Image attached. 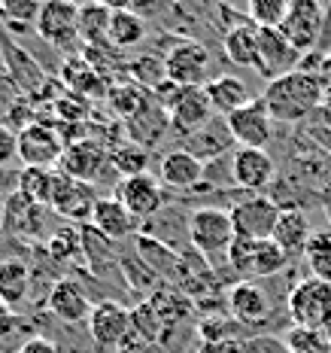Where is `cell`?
Wrapping results in <instances>:
<instances>
[{
    "label": "cell",
    "mask_w": 331,
    "mask_h": 353,
    "mask_svg": "<svg viewBox=\"0 0 331 353\" xmlns=\"http://www.w3.org/2000/svg\"><path fill=\"white\" fill-rule=\"evenodd\" d=\"M49 253L61 256V259H73V256L83 253V232L76 229H58L49 241Z\"/></svg>",
    "instance_id": "cell-42"
},
{
    "label": "cell",
    "mask_w": 331,
    "mask_h": 353,
    "mask_svg": "<svg viewBox=\"0 0 331 353\" xmlns=\"http://www.w3.org/2000/svg\"><path fill=\"white\" fill-rule=\"evenodd\" d=\"M131 335H134L137 341H146V344H161L171 338V329L161 323L156 307L149 305V299L131 307Z\"/></svg>",
    "instance_id": "cell-28"
},
{
    "label": "cell",
    "mask_w": 331,
    "mask_h": 353,
    "mask_svg": "<svg viewBox=\"0 0 331 353\" xmlns=\"http://www.w3.org/2000/svg\"><path fill=\"white\" fill-rule=\"evenodd\" d=\"M49 311L64 323H83L92 314V305L76 281H58L49 292Z\"/></svg>",
    "instance_id": "cell-20"
},
{
    "label": "cell",
    "mask_w": 331,
    "mask_h": 353,
    "mask_svg": "<svg viewBox=\"0 0 331 353\" xmlns=\"http://www.w3.org/2000/svg\"><path fill=\"white\" fill-rule=\"evenodd\" d=\"M107 98H109V107L116 110V116L125 119V122L137 119V116H143L146 110H152L149 92H146V88H140L137 83H119V85H113L107 92Z\"/></svg>",
    "instance_id": "cell-27"
},
{
    "label": "cell",
    "mask_w": 331,
    "mask_h": 353,
    "mask_svg": "<svg viewBox=\"0 0 331 353\" xmlns=\"http://www.w3.org/2000/svg\"><path fill=\"white\" fill-rule=\"evenodd\" d=\"M19 156V131L0 122V165H10Z\"/></svg>",
    "instance_id": "cell-45"
},
{
    "label": "cell",
    "mask_w": 331,
    "mask_h": 353,
    "mask_svg": "<svg viewBox=\"0 0 331 353\" xmlns=\"http://www.w3.org/2000/svg\"><path fill=\"white\" fill-rule=\"evenodd\" d=\"M274 159L264 150H237L231 159V174L234 183L240 189H249V192H259L270 180H274Z\"/></svg>",
    "instance_id": "cell-15"
},
{
    "label": "cell",
    "mask_w": 331,
    "mask_h": 353,
    "mask_svg": "<svg viewBox=\"0 0 331 353\" xmlns=\"http://www.w3.org/2000/svg\"><path fill=\"white\" fill-rule=\"evenodd\" d=\"M228 137L231 134H225V137H213V125H204L201 131H195V134H189V152H192L195 159H213V156H219V152L228 146Z\"/></svg>",
    "instance_id": "cell-40"
},
{
    "label": "cell",
    "mask_w": 331,
    "mask_h": 353,
    "mask_svg": "<svg viewBox=\"0 0 331 353\" xmlns=\"http://www.w3.org/2000/svg\"><path fill=\"white\" fill-rule=\"evenodd\" d=\"M204 94H207L210 107L222 116H231V113H237V110H244L246 104H253V101H249L246 83L237 77H231V73H228V77L210 79V83L204 85Z\"/></svg>",
    "instance_id": "cell-21"
},
{
    "label": "cell",
    "mask_w": 331,
    "mask_h": 353,
    "mask_svg": "<svg viewBox=\"0 0 331 353\" xmlns=\"http://www.w3.org/2000/svg\"><path fill=\"white\" fill-rule=\"evenodd\" d=\"M189 238L192 244L201 250L204 256H219L228 253L234 241L231 229V213L219 210V208H201L189 216Z\"/></svg>",
    "instance_id": "cell-6"
},
{
    "label": "cell",
    "mask_w": 331,
    "mask_h": 353,
    "mask_svg": "<svg viewBox=\"0 0 331 353\" xmlns=\"http://www.w3.org/2000/svg\"><path fill=\"white\" fill-rule=\"evenodd\" d=\"M253 250H255V241H246V238H234L231 247H228V268L234 274H240L246 281L249 271H253Z\"/></svg>",
    "instance_id": "cell-41"
},
{
    "label": "cell",
    "mask_w": 331,
    "mask_h": 353,
    "mask_svg": "<svg viewBox=\"0 0 331 353\" xmlns=\"http://www.w3.org/2000/svg\"><path fill=\"white\" fill-rule=\"evenodd\" d=\"M28 296V268L21 262H0V301L16 307Z\"/></svg>",
    "instance_id": "cell-34"
},
{
    "label": "cell",
    "mask_w": 331,
    "mask_h": 353,
    "mask_svg": "<svg viewBox=\"0 0 331 353\" xmlns=\"http://www.w3.org/2000/svg\"><path fill=\"white\" fill-rule=\"evenodd\" d=\"M231 229H234V238H246V241H268L277 229V219H279V210L277 201L264 195H253L246 201H237L231 210Z\"/></svg>",
    "instance_id": "cell-4"
},
{
    "label": "cell",
    "mask_w": 331,
    "mask_h": 353,
    "mask_svg": "<svg viewBox=\"0 0 331 353\" xmlns=\"http://www.w3.org/2000/svg\"><path fill=\"white\" fill-rule=\"evenodd\" d=\"M109 16H113V10H109L107 3H88V6H79V40L88 43V46L107 43Z\"/></svg>",
    "instance_id": "cell-31"
},
{
    "label": "cell",
    "mask_w": 331,
    "mask_h": 353,
    "mask_svg": "<svg viewBox=\"0 0 331 353\" xmlns=\"http://www.w3.org/2000/svg\"><path fill=\"white\" fill-rule=\"evenodd\" d=\"M12 329H16V314L6 301H0V338H6Z\"/></svg>",
    "instance_id": "cell-47"
},
{
    "label": "cell",
    "mask_w": 331,
    "mask_h": 353,
    "mask_svg": "<svg viewBox=\"0 0 331 353\" xmlns=\"http://www.w3.org/2000/svg\"><path fill=\"white\" fill-rule=\"evenodd\" d=\"M222 52L237 68H259V28L253 25L231 28L222 40Z\"/></svg>",
    "instance_id": "cell-24"
},
{
    "label": "cell",
    "mask_w": 331,
    "mask_h": 353,
    "mask_svg": "<svg viewBox=\"0 0 331 353\" xmlns=\"http://www.w3.org/2000/svg\"><path fill=\"white\" fill-rule=\"evenodd\" d=\"M322 332H325V338H328V344H331V314H328V320L322 323Z\"/></svg>",
    "instance_id": "cell-50"
},
{
    "label": "cell",
    "mask_w": 331,
    "mask_h": 353,
    "mask_svg": "<svg viewBox=\"0 0 331 353\" xmlns=\"http://www.w3.org/2000/svg\"><path fill=\"white\" fill-rule=\"evenodd\" d=\"M94 204H98V198H94L92 183L73 180V176H67V174H58L52 208L61 213L64 219H92Z\"/></svg>",
    "instance_id": "cell-11"
},
{
    "label": "cell",
    "mask_w": 331,
    "mask_h": 353,
    "mask_svg": "<svg viewBox=\"0 0 331 353\" xmlns=\"http://www.w3.org/2000/svg\"><path fill=\"white\" fill-rule=\"evenodd\" d=\"M289 314L295 320V326L322 329V323L331 314V283L319 281L313 274L295 283V290L289 292Z\"/></svg>",
    "instance_id": "cell-3"
},
{
    "label": "cell",
    "mask_w": 331,
    "mask_h": 353,
    "mask_svg": "<svg viewBox=\"0 0 331 353\" xmlns=\"http://www.w3.org/2000/svg\"><path fill=\"white\" fill-rule=\"evenodd\" d=\"M328 70H331V58H328Z\"/></svg>",
    "instance_id": "cell-51"
},
{
    "label": "cell",
    "mask_w": 331,
    "mask_h": 353,
    "mask_svg": "<svg viewBox=\"0 0 331 353\" xmlns=\"http://www.w3.org/2000/svg\"><path fill=\"white\" fill-rule=\"evenodd\" d=\"M313 238L310 232V223H307V216L301 210H283L277 219V229L274 234H270V241L274 244H279V250H283L286 256H301L307 250V241Z\"/></svg>",
    "instance_id": "cell-22"
},
{
    "label": "cell",
    "mask_w": 331,
    "mask_h": 353,
    "mask_svg": "<svg viewBox=\"0 0 331 353\" xmlns=\"http://www.w3.org/2000/svg\"><path fill=\"white\" fill-rule=\"evenodd\" d=\"M137 219L128 213V208L119 201V198H98L92 213V229L98 234H104L107 241H122L134 232Z\"/></svg>",
    "instance_id": "cell-18"
},
{
    "label": "cell",
    "mask_w": 331,
    "mask_h": 353,
    "mask_svg": "<svg viewBox=\"0 0 331 353\" xmlns=\"http://www.w3.org/2000/svg\"><path fill=\"white\" fill-rule=\"evenodd\" d=\"M119 201L128 208V213L134 219H146L152 213H158L161 208V186L152 174H140V176H128L119 183Z\"/></svg>",
    "instance_id": "cell-13"
},
{
    "label": "cell",
    "mask_w": 331,
    "mask_h": 353,
    "mask_svg": "<svg viewBox=\"0 0 331 353\" xmlns=\"http://www.w3.org/2000/svg\"><path fill=\"white\" fill-rule=\"evenodd\" d=\"M109 165V156L100 150L98 143L92 141H76V143H67L61 156V174L73 176V180H83V183H92L98 180V174Z\"/></svg>",
    "instance_id": "cell-16"
},
{
    "label": "cell",
    "mask_w": 331,
    "mask_h": 353,
    "mask_svg": "<svg viewBox=\"0 0 331 353\" xmlns=\"http://www.w3.org/2000/svg\"><path fill=\"white\" fill-rule=\"evenodd\" d=\"M40 204H34L21 192L10 195L3 204V229L12 234H36L40 232Z\"/></svg>",
    "instance_id": "cell-25"
},
{
    "label": "cell",
    "mask_w": 331,
    "mask_h": 353,
    "mask_svg": "<svg viewBox=\"0 0 331 353\" xmlns=\"http://www.w3.org/2000/svg\"><path fill=\"white\" fill-rule=\"evenodd\" d=\"M319 113H322V119H325V125H328V128H331V98H325V101H322Z\"/></svg>",
    "instance_id": "cell-49"
},
{
    "label": "cell",
    "mask_w": 331,
    "mask_h": 353,
    "mask_svg": "<svg viewBox=\"0 0 331 353\" xmlns=\"http://www.w3.org/2000/svg\"><path fill=\"white\" fill-rule=\"evenodd\" d=\"M88 332L100 347H122L131 335V311L116 301H100L88 314Z\"/></svg>",
    "instance_id": "cell-10"
},
{
    "label": "cell",
    "mask_w": 331,
    "mask_h": 353,
    "mask_svg": "<svg viewBox=\"0 0 331 353\" xmlns=\"http://www.w3.org/2000/svg\"><path fill=\"white\" fill-rule=\"evenodd\" d=\"M286 12H289V0H249L246 16L253 28H274L279 31Z\"/></svg>",
    "instance_id": "cell-39"
},
{
    "label": "cell",
    "mask_w": 331,
    "mask_h": 353,
    "mask_svg": "<svg viewBox=\"0 0 331 353\" xmlns=\"http://www.w3.org/2000/svg\"><path fill=\"white\" fill-rule=\"evenodd\" d=\"M210 113H213V107H210L207 94H204V88H182L180 98L167 110V119L182 134H195L204 125H210Z\"/></svg>",
    "instance_id": "cell-12"
},
{
    "label": "cell",
    "mask_w": 331,
    "mask_h": 353,
    "mask_svg": "<svg viewBox=\"0 0 331 353\" xmlns=\"http://www.w3.org/2000/svg\"><path fill=\"white\" fill-rule=\"evenodd\" d=\"M109 165L116 168V174H122V180L140 176V174H146V168H149V150L134 143V141L119 143L113 152H109Z\"/></svg>",
    "instance_id": "cell-32"
},
{
    "label": "cell",
    "mask_w": 331,
    "mask_h": 353,
    "mask_svg": "<svg viewBox=\"0 0 331 353\" xmlns=\"http://www.w3.org/2000/svg\"><path fill=\"white\" fill-rule=\"evenodd\" d=\"M304 259L310 265L313 277L331 283V232H313V238L307 241Z\"/></svg>",
    "instance_id": "cell-37"
},
{
    "label": "cell",
    "mask_w": 331,
    "mask_h": 353,
    "mask_svg": "<svg viewBox=\"0 0 331 353\" xmlns=\"http://www.w3.org/2000/svg\"><path fill=\"white\" fill-rule=\"evenodd\" d=\"M228 311L240 323H261L270 314V301L264 290L253 281H240L228 290Z\"/></svg>",
    "instance_id": "cell-17"
},
{
    "label": "cell",
    "mask_w": 331,
    "mask_h": 353,
    "mask_svg": "<svg viewBox=\"0 0 331 353\" xmlns=\"http://www.w3.org/2000/svg\"><path fill=\"white\" fill-rule=\"evenodd\" d=\"M61 79L76 98H92V94L104 92L100 73L88 58H67V61L61 64Z\"/></svg>",
    "instance_id": "cell-26"
},
{
    "label": "cell",
    "mask_w": 331,
    "mask_h": 353,
    "mask_svg": "<svg viewBox=\"0 0 331 353\" xmlns=\"http://www.w3.org/2000/svg\"><path fill=\"white\" fill-rule=\"evenodd\" d=\"M328 216H331V204H328Z\"/></svg>",
    "instance_id": "cell-52"
},
{
    "label": "cell",
    "mask_w": 331,
    "mask_h": 353,
    "mask_svg": "<svg viewBox=\"0 0 331 353\" xmlns=\"http://www.w3.org/2000/svg\"><path fill=\"white\" fill-rule=\"evenodd\" d=\"M149 305L156 307V314L161 317V323L171 329V332L180 326L182 320H186V314L192 311L189 299L182 296V292H173V290H156L152 292V299H149Z\"/></svg>",
    "instance_id": "cell-33"
},
{
    "label": "cell",
    "mask_w": 331,
    "mask_h": 353,
    "mask_svg": "<svg viewBox=\"0 0 331 353\" xmlns=\"http://www.w3.org/2000/svg\"><path fill=\"white\" fill-rule=\"evenodd\" d=\"M128 70H131V83H137L140 88H146V92H158L161 85L167 83V70H164V61L156 55H140L134 58V61L128 64Z\"/></svg>",
    "instance_id": "cell-36"
},
{
    "label": "cell",
    "mask_w": 331,
    "mask_h": 353,
    "mask_svg": "<svg viewBox=\"0 0 331 353\" xmlns=\"http://www.w3.org/2000/svg\"><path fill=\"white\" fill-rule=\"evenodd\" d=\"M289 353H331V344L322 329H307V326H292L283 338Z\"/></svg>",
    "instance_id": "cell-38"
},
{
    "label": "cell",
    "mask_w": 331,
    "mask_h": 353,
    "mask_svg": "<svg viewBox=\"0 0 331 353\" xmlns=\"http://www.w3.org/2000/svg\"><path fill=\"white\" fill-rule=\"evenodd\" d=\"M237 353H289L283 341L277 338H246V341H237Z\"/></svg>",
    "instance_id": "cell-44"
},
{
    "label": "cell",
    "mask_w": 331,
    "mask_h": 353,
    "mask_svg": "<svg viewBox=\"0 0 331 353\" xmlns=\"http://www.w3.org/2000/svg\"><path fill=\"white\" fill-rule=\"evenodd\" d=\"M55 183H58V174L49 171V168H25L19 174V192L43 208V204H52Z\"/></svg>",
    "instance_id": "cell-30"
},
{
    "label": "cell",
    "mask_w": 331,
    "mask_h": 353,
    "mask_svg": "<svg viewBox=\"0 0 331 353\" xmlns=\"http://www.w3.org/2000/svg\"><path fill=\"white\" fill-rule=\"evenodd\" d=\"M207 68H210V55L201 43L186 40L176 43L164 58V70L167 79L180 88H204L210 83L207 79Z\"/></svg>",
    "instance_id": "cell-7"
},
{
    "label": "cell",
    "mask_w": 331,
    "mask_h": 353,
    "mask_svg": "<svg viewBox=\"0 0 331 353\" xmlns=\"http://www.w3.org/2000/svg\"><path fill=\"white\" fill-rule=\"evenodd\" d=\"M34 28L49 46L67 49L79 40V6L70 0H49L40 6Z\"/></svg>",
    "instance_id": "cell-8"
},
{
    "label": "cell",
    "mask_w": 331,
    "mask_h": 353,
    "mask_svg": "<svg viewBox=\"0 0 331 353\" xmlns=\"http://www.w3.org/2000/svg\"><path fill=\"white\" fill-rule=\"evenodd\" d=\"M225 128L240 150H264L270 141V116L264 104H246L237 113L225 116Z\"/></svg>",
    "instance_id": "cell-9"
},
{
    "label": "cell",
    "mask_w": 331,
    "mask_h": 353,
    "mask_svg": "<svg viewBox=\"0 0 331 353\" xmlns=\"http://www.w3.org/2000/svg\"><path fill=\"white\" fill-rule=\"evenodd\" d=\"M158 176L171 189H192L204 180V161L195 159L189 150H173L161 159Z\"/></svg>",
    "instance_id": "cell-19"
},
{
    "label": "cell",
    "mask_w": 331,
    "mask_h": 353,
    "mask_svg": "<svg viewBox=\"0 0 331 353\" xmlns=\"http://www.w3.org/2000/svg\"><path fill=\"white\" fill-rule=\"evenodd\" d=\"M40 6L43 3H36V0H6V3H0V16L16 21V25H36Z\"/></svg>",
    "instance_id": "cell-43"
},
{
    "label": "cell",
    "mask_w": 331,
    "mask_h": 353,
    "mask_svg": "<svg viewBox=\"0 0 331 353\" xmlns=\"http://www.w3.org/2000/svg\"><path fill=\"white\" fill-rule=\"evenodd\" d=\"M289 265V256L279 250V244L274 241H255V250H253V271L249 277H274L279 271Z\"/></svg>",
    "instance_id": "cell-35"
},
{
    "label": "cell",
    "mask_w": 331,
    "mask_h": 353,
    "mask_svg": "<svg viewBox=\"0 0 331 353\" xmlns=\"http://www.w3.org/2000/svg\"><path fill=\"white\" fill-rule=\"evenodd\" d=\"M322 21H325V10L316 0H289V12L279 25V34L298 55H307L319 43Z\"/></svg>",
    "instance_id": "cell-2"
},
{
    "label": "cell",
    "mask_w": 331,
    "mask_h": 353,
    "mask_svg": "<svg viewBox=\"0 0 331 353\" xmlns=\"http://www.w3.org/2000/svg\"><path fill=\"white\" fill-rule=\"evenodd\" d=\"M3 58H6V68H10V77L16 79L21 88H28V92H36V88L43 85V70L36 68V61L21 46L3 40Z\"/></svg>",
    "instance_id": "cell-29"
},
{
    "label": "cell",
    "mask_w": 331,
    "mask_h": 353,
    "mask_svg": "<svg viewBox=\"0 0 331 353\" xmlns=\"http://www.w3.org/2000/svg\"><path fill=\"white\" fill-rule=\"evenodd\" d=\"M298 61V52L286 43V37L274 28H259V70L264 77L277 79L292 73Z\"/></svg>",
    "instance_id": "cell-14"
},
{
    "label": "cell",
    "mask_w": 331,
    "mask_h": 353,
    "mask_svg": "<svg viewBox=\"0 0 331 353\" xmlns=\"http://www.w3.org/2000/svg\"><path fill=\"white\" fill-rule=\"evenodd\" d=\"M64 150H67V143L46 122H28L19 131V159L25 161V168H49L52 171V165H61Z\"/></svg>",
    "instance_id": "cell-5"
},
{
    "label": "cell",
    "mask_w": 331,
    "mask_h": 353,
    "mask_svg": "<svg viewBox=\"0 0 331 353\" xmlns=\"http://www.w3.org/2000/svg\"><path fill=\"white\" fill-rule=\"evenodd\" d=\"M113 10L109 16V31H107V43H113V49H131L137 46L146 37V21L137 12L128 10V3H107Z\"/></svg>",
    "instance_id": "cell-23"
},
{
    "label": "cell",
    "mask_w": 331,
    "mask_h": 353,
    "mask_svg": "<svg viewBox=\"0 0 331 353\" xmlns=\"http://www.w3.org/2000/svg\"><path fill=\"white\" fill-rule=\"evenodd\" d=\"M201 353H237V344H231V341H207Z\"/></svg>",
    "instance_id": "cell-48"
},
{
    "label": "cell",
    "mask_w": 331,
    "mask_h": 353,
    "mask_svg": "<svg viewBox=\"0 0 331 353\" xmlns=\"http://www.w3.org/2000/svg\"><path fill=\"white\" fill-rule=\"evenodd\" d=\"M325 101V83L322 77L307 70H292L286 77L270 79L264 88V110L270 122H301Z\"/></svg>",
    "instance_id": "cell-1"
},
{
    "label": "cell",
    "mask_w": 331,
    "mask_h": 353,
    "mask_svg": "<svg viewBox=\"0 0 331 353\" xmlns=\"http://www.w3.org/2000/svg\"><path fill=\"white\" fill-rule=\"evenodd\" d=\"M19 353H61V350H58L49 338H31V341L21 344Z\"/></svg>",
    "instance_id": "cell-46"
}]
</instances>
